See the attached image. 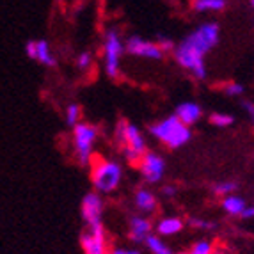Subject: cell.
I'll use <instances>...</instances> for the list:
<instances>
[{"label": "cell", "instance_id": "cell-13", "mask_svg": "<svg viewBox=\"0 0 254 254\" xmlns=\"http://www.w3.org/2000/svg\"><path fill=\"white\" fill-rule=\"evenodd\" d=\"M151 231V224L144 217H133L130 222V237L135 242H146Z\"/></svg>", "mask_w": 254, "mask_h": 254}, {"label": "cell", "instance_id": "cell-32", "mask_svg": "<svg viewBox=\"0 0 254 254\" xmlns=\"http://www.w3.org/2000/svg\"><path fill=\"white\" fill-rule=\"evenodd\" d=\"M182 254H185V253H182Z\"/></svg>", "mask_w": 254, "mask_h": 254}, {"label": "cell", "instance_id": "cell-25", "mask_svg": "<svg viewBox=\"0 0 254 254\" xmlns=\"http://www.w3.org/2000/svg\"><path fill=\"white\" fill-rule=\"evenodd\" d=\"M190 224L194 228H199V229H210L213 228L212 222H208V220H201V219H190Z\"/></svg>", "mask_w": 254, "mask_h": 254}, {"label": "cell", "instance_id": "cell-28", "mask_svg": "<svg viewBox=\"0 0 254 254\" xmlns=\"http://www.w3.org/2000/svg\"><path fill=\"white\" fill-rule=\"evenodd\" d=\"M242 217H246V219H251V217H254V204H253V206H247L246 212H244V215H242Z\"/></svg>", "mask_w": 254, "mask_h": 254}, {"label": "cell", "instance_id": "cell-1", "mask_svg": "<svg viewBox=\"0 0 254 254\" xmlns=\"http://www.w3.org/2000/svg\"><path fill=\"white\" fill-rule=\"evenodd\" d=\"M219 38L220 29L217 23L213 21L203 23L195 30H192L190 34L174 48V57L180 66L189 69L195 78H204L206 76L204 55L219 43Z\"/></svg>", "mask_w": 254, "mask_h": 254}, {"label": "cell", "instance_id": "cell-9", "mask_svg": "<svg viewBox=\"0 0 254 254\" xmlns=\"http://www.w3.org/2000/svg\"><path fill=\"white\" fill-rule=\"evenodd\" d=\"M139 167H140L142 176H144L149 183H157V182H160L162 176H164L165 162L157 153H146L144 157H142V160L139 162Z\"/></svg>", "mask_w": 254, "mask_h": 254}, {"label": "cell", "instance_id": "cell-18", "mask_svg": "<svg viewBox=\"0 0 254 254\" xmlns=\"http://www.w3.org/2000/svg\"><path fill=\"white\" fill-rule=\"evenodd\" d=\"M146 246H148V249L151 251L153 254H171V249L167 247V244H165L162 238L153 237V235H149V237L146 238Z\"/></svg>", "mask_w": 254, "mask_h": 254}, {"label": "cell", "instance_id": "cell-8", "mask_svg": "<svg viewBox=\"0 0 254 254\" xmlns=\"http://www.w3.org/2000/svg\"><path fill=\"white\" fill-rule=\"evenodd\" d=\"M82 249L85 254H109L107 238L103 226H87V231L82 235Z\"/></svg>", "mask_w": 254, "mask_h": 254}, {"label": "cell", "instance_id": "cell-17", "mask_svg": "<svg viewBox=\"0 0 254 254\" xmlns=\"http://www.w3.org/2000/svg\"><path fill=\"white\" fill-rule=\"evenodd\" d=\"M192 7L197 13H219L226 7V0H194Z\"/></svg>", "mask_w": 254, "mask_h": 254}, {"label": "cell", "instance_id": "cell-6", "mask_svg": "<svg viewBox=\"0 0 254 254\" xmlns=\"http://www.w3.org/2000/svg\"><path fill=\"white\" fill-rule=\"evenodd\" d=\"M98 130L93 125L87 123H78L73 127V144H75V153L76 158L82 164L93 160V148L94 140H96Z\"/></svg>", "mask_w": 254, "mask_h": 254}, {"label": "cell", "instance_id": "cell-21", "mask_svg": "<svg viewBox=\"0 0 254 254\" xmlns=\"http://www.w3.org/2000/svg\"><path fill=\"white\" fill-rule=\"evenodd\" d=\"M76 66L80 71H87V69L93 66V55L89 52H82L78 57H76Z\"/></svg>", "mask_w": 254, "mask_h": 254}, {"label": "cell", "instance_id": "cell-27", "mask_svg": "<svg viewBox=\"0 0 254 254\" xmlns=\"http://www.w3.org/2000/svg\"><path fill=\"white\" fill-rule=\"evenodd\" d=\"M112 254H139V251H133V249H114Z\"/></svg>", "mask_w": 254, "mask_h": 254}, {"label": "cell", "instance_id": "cell-15", "mask_svg": "<svg viewBox=\"0 0 254 254\" xmlns=\"http://www.w3.org/2000/svg\"><path fill=\"white\" fill-rule=\"evenodd\" d=\"M135 204L142 212H153L157 208V197L153 195V192L146 190V189H140L135 194Z\"/></svg>", "mask_w": 254, "mask_h": 254}, {"label": "cell", "instance_id": "cell-16", "mask_svg": "<svg viewBox=\"0 0 254 254\" xmlns=\"http://www.w3.org/2000/svg\"><path fill=\"white\" fill-rule=\"evenodd\" d=\"M222 208H224L229 215H244L247 206H246V201L242 199V197L229 194V195H226L224 201H222Z\"/></svg>", "mask_w": 254, "mask_h": 254}, {"label": "cell", "instance_id": "cell-2", "mask_svg": "<svg viewBox=\"0 0 254 254\" xmlns=\"http://www.w3.org/2000/svg\"><path fill=\"white\" fill-rule=\"evenodd\" d=\"M151 133L157 137L160 142L169 146V148H182V146L187 144L189 139H190L189 125L183 123L176 114L162 119L157 125H153Z\"/></svg>", "mask_w": 254, "mask_h": 254}, {"label": "cell", "instance_id": "cell-12", "mask_svg": "<svg viewBox=\"0 0 254 254\" xmlns=\"http://www.w3.org/2000/svg\"><path fill=\"white\" fill-rule=\"evenodd\" d=\"M176 116L182 119L185 125H194L195 121H199L201 118V107L197 103H192V102H185L182 105H178L176 109Z\"/></svg>", "mask_w": 254, "mask_h": 254}, {"label": "cell", "instance_id": "cell-4", "mask_svg": "<svg viewBox=\"0 0 254 254\" xmlns=\"http://www.w3.org/2000/svg\"><path fill=\"white\" fill-rule=\"evenodd\" d=\"M116 139H118V142L123 148L125 157L131 164L139 165V162L146 155V142L144 137L140 135V131L137 130V127L121 121L118 125V130H116Z\"/></svg>", "mask_w": 254, "mask_h": 254}, {"label": "cell", "instance_id": "cell-30", "mask_svg": "<svg viewBox=\"0 0 254 254\" xmlns=\"http://www.w3.org/2000/svg\"><path fill=\"white\" fill-rule=\"evenodd\" d=\"M249 4H251V7H253V11H254V0H249Z\"/></svg>", "mask_w": 254, "mask_h": 254}, {"label": "cell", "instance_id": "cell-14", "mask_svg": "<svg viewBox=\"0 0 254 254\" xmlns=\"http://www.w3.org/2000/svg\"><path fill=\"white\" fill-rule=\"evenodd\" d=\"M182 229H183V222L178 217H165L157 226L158 235H162V237H173V235L180 233Z\"/></svg>", "mask_w": 254, "mask_h": 254}, {"label": "cell", "instance_id": "cell-3", "mask_svg": "<svg viewBox=\"0 0 254 254\" xmlns=\"http://www.w3.org/2000/svg\"><path fill=\"white\" fill-rule=\"evenodd\" d=\"M121 165L102 157L91 160V182L98 192H112L121 182Z\"/></svg>", "mask_w": 254, "mask_h": 254}, {"label": "cell", "instance_id": "cell-19", "mask_svg": "<svg viewBox=\"0 0 254 254\" xmlns=\"http://www.w3.org/2000/svg\"><path fill=\"white\" fill-rule=\"evenodd\" d=\"M80 116H82L80 105H76V103L68 105V109H66V121H68V125H71V127L78 125L80 123Z\"/></svg>", "mask_w": 254, "mask_h": 254}, {"label": "cell", "instance_id": "cell-5", "mask_svg": "<svg viewBox=\"0 0 254 254\" xmlns=\"http://www.w3.org/2000/svg\"><path fill=\"white\" fill-rule=\"evenodd\" d=\"M127 43H123L121 36L116 29L107 30L105 41H103V63L109 76H118L121 68V55H123Z\"/></svg>", "mask_w": 254, "mask_h": 254}, {"label": "cell", "instance_id": "cell-11", "mask_svg": "<svg viewBox=\"0 0 254 254\" xmlns=\"http://www.w3.org/2000/svg\"><path fill=\"white\" fill-rule=\"evenodd\" d=\"M102 199L98 194H87L82 201V217L87 226L102 224Z\"/></svg>", "mask_w": 254, "mask_h": 254}, {"label": "cell", "instance_id": "cell-26", "mask_svg": "<svg viewBox=\"0 0 254 254\" xmlns=\"http://www.w3.org/2000/svg\"><path fill=\"white\" fill-rule=\"evenodd\" d=\"M244 110H246L247 118L251 119V123L254 125V103H251V102H246V103H244Z\"/></svg>", "mask_w": 254, "mask_h": 254}, {"label": "cell", "instance_id": "cell-7", "mask_svg": "<svg viewBox=\"0 0 254 254\" xmlns=\"http://www.w3.org/2000/svg\"><path fill=\"white\" fill-rule=\"evenodd\" d=\"M127 50L128 54L135 55V57L151 61H160L165 54V50L160 47L158 41H149V39L139 38V36H131L127 39Z\"/></svg>", "mask_w": 254, "mask_h": 254}, {"label": "cell", "instance_id": "cell-22", "mask_svg": "<svg viewBox=\"0 0 254 254\" xmlns=\"http://www.w3.org/2000/svg\"><path fill=\"white\" fill-rule=\"evenodd\" d=\"M235 189H237V183H233V182H224V183H217L213 190H215L217 195H224V197H226V195L231 194V192H233Z\"/></svg>", "mask_w": 254, "mask_h": 254}, {"label": "cell", "instance_id": "cell-23", "mask_svg": "<svg viewBox=\"0 0 254 254\" xmlns=\"http://www.w3.org/2000/svg\"><path fill=\"white\" fill-rule=\"evenodd\" d=\"M212 123L215 125V127L226 128L233 123V118H231L229 114H220V112H217V114L212 116Z\"/></svg>", "mask_w": 254, "mask_h": 254}, {"label": "cell", "instance_id": "cell-24", "mask_svg": "<svg viewBox=\"0 0 254 254\" xmlns=\"http://www.w3.org/2000/svg\"><path fill=\"white\" fill-rule=\"evenodd\" d=\"M222 89H224V93L228 94V96H240V94L244 93V87H242L240 84H235V82L226 84Z\"/></svg>", "mask_w": 254, "mask_h": 254}, {"label": "cell", "instance_id": "cell-29", "mask_svg": "<svg viewBox=\"0 0 254 254\" xmlns=\"http://www.w3.org/2000/svg\"><path fill=\"white\" fill-rule=\"evenodd\" d=\"M164 194H165V195H173V194H174V187H173V185L165 187V189H164Z\"/></svg>", "mask_w": 254, "mask_h": 254}, {"label": "cell", "instance_id": "cell-31", "mask_svg": "<svg viewBox=\"0 0 254 254\" xmlns=\"http://www.w3.org/2000/svg\"><path fill=\"white\" fill-rule=\"evenodd\" d=\"M57 2H59V4H63V2H66V0H57Z\"/></svg>", "mask_w": 254, "mask_h": 254}, {"label": "cell", "instance_id": "cell-20", "mask_svg": "<svg viewBox=\"0 0 254 254\" xmlns=\"http://www.w3.org/2000/svg\"><path fill=\"white\" fill-rule=\"evenodd\" d=\"M189 254H215L213 253V244L208 240H199L197 244H194Z\"/></svg>", "mask_w": 254, "mask_h": 254}, {"label": "cell", "instance_id": "cell-10", "mask_svg": "<svg viewBox=\"0 0 254 254\" xmlns=\"http://www.w3.org/2000/svg\"><path fill=\"white\" fill-rule=\"evenodd\" d=\"M25 54L30 59L38 61L39 64L45 66H55V55L52 52L50 45L45 39H32L25 45Z\"/></svg>", "mask_w": 254, "mask_h": 254}]
</instances>
